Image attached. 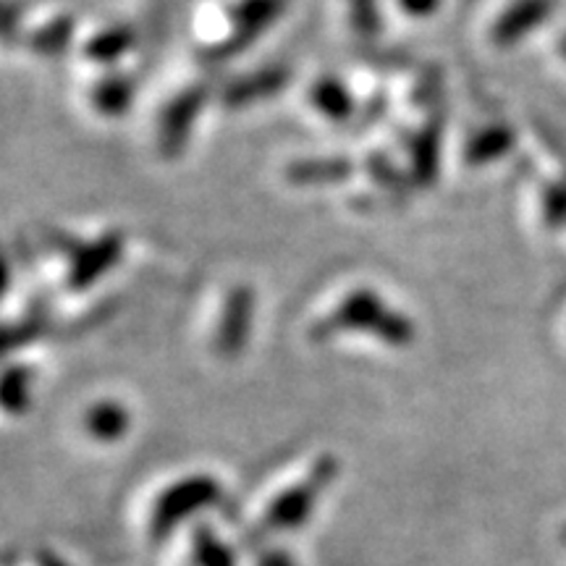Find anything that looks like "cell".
<instances>
[{
  "mask_svg": "<svg viewBox=\"0 0 566 566\" xmlns=\"http://www.w3.org/2000/svg\"><path fill=\"white\" fill-rule=\"evenodd\" d=\"M349 21L354 32L363 38H375L384 30V17H380L378 0H349Z\"/></svg>",
  "mask_w": 566,
  "mask_h": 566,
  "instance_id": "20",
  "label": "cell"
},
{
  "mask_svg": "<svg viewBox=\"0 0 566 566\" xmlns=\"http://www.w3.org/2000/svg\"><path fill=\"white\" fill-rule=\"evenodd\" d=\"M45 325H48L45 302L32 304V307L27 310V315L21 317L17 325H9V331H6V352H13L19 349V346H27L30 342H34V338L42 336Z\"/></svg>",
  "mask_w": 566,
  "mask_h": 566,
  "instance_id": "18",
  "label": "cell"
},
{
  "mask_svg": "<svg viewBox=\"0 0 566 566\" xmlns=\"http://www.w3.org/2000/svg\"><path fill=\"white\" fill-rule=\"evenodd\" d=\"M221 499V485H218L216 478L208 475H195L184 478L179 483L166 488L160 493L158 504L153 509L150 516V535L153 541H163L179 527L181 520L200 512L205 506H212Z\"/></svg>",
  "mask_w": 566,
  "mask_h": 566,
  "instance_id": "3",
  "label": "cell"
},
{
  "mask_svg": "<svg viewBox=\"0 0 566 566\" xmlns=\"http://www.w3.org/2000/svg\"><path fill=\"white\" fill-rule=\"evenodd\" d=\"M71 32H74V21L69 17L53 19L51 24L40 27V30L32 34L30 45L42 55H59L61 51H66L69 48Z\"/></svg>",
  "mask_w": 566,
  "mask_h": 566,
  "instance_id": "19",
  "label": "cell"
},
{
  "mask_svg": "<svg viewBox=\"0 0 566 566\" xmlns=\"http://www.w3.org/2000/svg\"><path fill=\"white\" fill-rule=\"evenodd\" d=\"M354 163L349 158H304L289 166V181L300 187H317V184H336L349 179Z\"/></svg>",
  "mask_w": 566,
  "mask_h": 566,
  "instance_id": "10",
  "label": "cell"
},
{
  "mask_svg": "<svg viewBox=\"0 0 566 566\" xmlns=\"http://www.w3.org/2000/svg\"><path fill=\"white\" fill-rule=\"evenodd\" d=\"M344 331H367L388 346H409L415 342V323L405 313H396L370 289H357L338 304L331 315L315 323L313 338H325L344 334Z\"/></svg>",
  "mask_w": 566,
  "mask_h": 566,
  "instance_id": "1",
  "label": "cell"
},
{
  "mask_svg": "<svg viewBox=\"0 0 566 566\" xmlns=\"http://www.w3.org/2000/svg\"><path fill=\"white\" fill-rule=\"evenodd\" d=\"M336 472H338L336 459L323 457L321 462L310 470V475L304 478L302 483H296L294 488H289V491H283L279 499L268 506V512L263 514V520H260V525L254 527V535L263 537L271 533H289V530L302 527L304 522H307V516L313 514L317 499H321L331 480L336 478Z\"/></svg>",
  "mask_w": 566,
  "mask_h": 566,
  "instance_id": "2",
  "label": "cell"
},
{
  "mask_svg": "<svg viewBox=\"0 0 566 566\" xmlns=\"http://www.w3.org/2000/svg\"><path fill=\"white\" fill-rule=\"evenodd\" d=\"M370 171L380 184H386L388 189L399 187V171L394 168V163L386 158V155H373L370 158Z\"/></svg>",
  "mask_w": 566,
  "mask_h": 566,
  "instance_id": "21",
  "label": "cell"
},
{
  "mask_svg": "<svg viewBox=\"0 0 566 566\" xmlns=\"http://www.w3.org/2000/svg\"><path fill=\"white\" fill-rule=\"evenodd\" d=\"M32 399V370L30 367H9L3 375V407L9 415L27 412Z\"/></svg>",
  "mask_w": 566,
  "mask_h": 566,
  "instance_id": "17",
  "label": "cell"
},
{
  "mask_svg": "<svg viewBox=\"0 0 566 566\" xmlns=\"http://www.w3.org/2000/svg\"><path fill=\"white\" fill-rule=\"evenodd\" d=\"M87 430L97 441H118L129 430V412L116 401H103L87 412Z\"/></svg>",
  "mask_w": 566,
  "mask_h": 566,
  "instance_id": "14",
  "label": "cell"
},
{
  "mask_svg": "<svg viewBox=\"0 0 566 566\" xmlns=\"http://www.w3.org/2000/svg\"><path fill=\"white\" fill-rule=\"evenodd\" d=\"M254 313V294L247 286H237L229 292L223 304L221 323H218V336H216V349L223 354L226 359H233L239 352L244 349L247 336H250Z\"/></svg>",
  "mask_w": 566,
  "mask_h": 566,
  "instance_id": "7",
  "label": "cell"
},
{
  "mask_svg": "<svg viewBox=\"0 0 566 566\" xmlns=\"http://www.w3.org/2000/svg\"><path fill=\"white\" fill-rule=\"evenodd\" d=\"M546 216L551 223H562L566 218V189L551 187L546 195Z\"/></svg>",
  "mask_w": 566,
  "mask_h": 566,
  "instance_id": "22",
  "label": "cell"
},
{
  "mask_svg": "<svg viewBox=\"0 0 566 566\" xmlns=\"http://www.w3.org/2000/svg\"><path fill=\"white\" fill-rule=\"evenodd\" d=\"M441 142H443V118L433 113L417 132L412 142V174L415 181L430 187L438 179V166H441Z\"/></svg>",
  "mask_w": 566,
  "mask_h": 566,
  "instance_id": "9",
  "label": "cell"
},
{
  "mask_svg": "<svg viewBox=\"0 0 566 566\" xmlns=\"http://www.w3.org/2000/svg\"><path fill=\"white\" fill-rule=\"evenodd\" d=\"M283 9H286V0H242V3L231 11L233 32L221 42V45L210 48V51L205 53V59L226 61L231 59V55L247 51L268 27L275 24V19L281 17Z\"/></svg>",
  "mask_w": 566,
  "mask_h": 566,
  "instance_id": "4",
  "label": "cell"
},
{
  "mask_svg": "<svg viewBox=\"0 0 566 566\" xmlns=\"http://www.w3.org/2000/svg\"><path fill=\"white\" fill-rule=\"evenodd\" d=\"M310 103L317 108L323 116H328L331 122H349L354 113V97L352 92L344 87L342 80H334V76H325V80H317L313 87H310Z\"/></svg>",
  "mask_w": 566,
  "mask_h": 566,
  "instance_id": "13",
  "label": "cell"
},
{
  "mask_svg": "<svg viewBox=\"0 0 566 566\" xmlns=\"http://www.w3.org/2000/svg\"><path fill=\"white\" fill-rule=\"evenodd\" d=\"M132 45H134V34L129 27H111V30L95 34L84 53H87V59L97 63H113L122 59Z\"/></svg>",
  "mask_w": 566,
  "mask_h": 566,
  "instance_id": "16",
  "label": "cell"
},
{
  "mask_svg": "<svg viewBox=\"0 0 566 566\" xmlns=\"http://www.w3.org/2000/svg\"><path fill=\"white\" fill-rule=\"evenodd\" d=\"M514 147V132L509 129L506 124H493L485 126V129L475 132L467 142L464 160L470 166H485V163H493Z\"/></svg>",
  "mask_w": 566,
  "mask_h": 566,
  "instance_id": "12",
  "label": "cell"
},
{
  "mask_svg": "<svg viewBox=\"0 0 566 566\" xmlns=\"http://www.w3.org/2000/svg\"><path fill=\"white\" fill-rule=\"evenodd\" d=\"M122 252H124V237L118 231L103 233V237L95 239L92 244L80 247V250L71 254L66 286L71 292L90 289L92 283L101 281L103 275L118 263Z\"/></svg>",
  "mask_w": 566,
  "mask_h": 566,
  "instance_id": "6",
  "label": "cell"
},
{
  "mask_svg": "<svg viewBox=\"0 0 566 566\" xmlns=\"http://www.w3.org/2000/svg\"><path fill=\"white\" fill-rule=\"evenodd\" d=\"M205 101H208V87H205V84H195V87L184 90L181 95H176L174 101L168 103V108L163 111L160 116L158 132L163 155L174 158V155H179L184 150Z\"/></svg>",
  "mask_w": 566,
  "mask_h": 566,
  "instance_id": "5",
  "label": "cell"
},
{
  "mask_svg": "<svg viewBox=\"0 0 566 566\" xmlns=\"http://www.w3.org/2000/svg\"><path fill=\"white\" fill-rule=\"evenodd\" d=\"M286 69H263L258 71V74H250L244 76V80H237L233 84H229L223 92V103L233 105V108H239V105H247L252 101H260V97H268V95H275L283 84H286Z\"/></svg>",
  "mask_w": 566,
  "mask_h": 566,
  "instance_id": "11",
  "label": "cell"
},
{
  "mask_svg": "<svg viewBox=\"0 0 566 566\" xmlns=\"http://www.w3.org/2000/svg\"><path fill=\"white\" fill-rule=\"evenodd\" d=\"M132 97L134 84L122 74L105 76V80L95 87V92H92V103H95V108L105 113V116H122V113L129 111Z\"/></svg>",
  "mask_w": 566,
  "mask_h": 566,
  "instance_id": "15",
  "label": "cell"
},
{
  "mask_svg": "<svg viewBox=\"0 0 566 566\" xmlns=\"http://www.w3.org/2000/svg\"><path fill=\"white\" fill-rule=\"evenodd\" d=\"M558 51H562L564 59H566V34L562 38V42H558Z\"/></svg>",
  "mask_w": 566,
  "mask_h": 566,
  "instance_id": "24",
  "label": "cell"
},
{
  "mask_svg": "<svg viewBox=\"0 0 566 566\" xmlns=\"http://www.w3.org/2000/svg\"><path fill=\"white\" fill-rule=\"evenodd\" d=\"M554 11V0H514L509 9L495 19L491 40L495 48H512L530 32L537 30Z\"/></svg>",
  "mask_w": 566,
  "mask_h": 566,
  "instance_id": "8",
  "label": "cell"
},
{
  "mask_svg": "<svg viewBox=\"0 0 566 566\" xmlns=\"http://www.w3.org/2000/svg\"><path fill=\"white\" fill-rule=\"evenodd\" d=\"M396 3H399L401 11L409 13V17L424 19V17H430V13L438 11L441 0H396Z\"/></svg>",
  "mask_w": 566,
  "mask_h": 566,
  "instance_id": "23",
  "label": "cell"
}]
</instances>
